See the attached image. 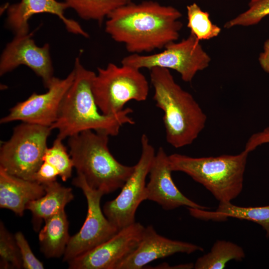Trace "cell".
Listing matches in <instances>:
<instances>
[{"instance_id":"28","label":"cell","mask_w":269,"mask_h":269,"mask_svg":"<svg viewBox=\"0 0 269 269\" xmlns=\"http://www.w3.org/2000/svg\"><path fill=\"white\" fill-rule=\"evenodd\" d=\"M268 143H269V126L251 135L246 143L244 150L250 153L259 146Z\"/></svg>"},{"instance_id":"2","label":"cell","mask_w":269,"mask_h":269,"mask_svg":"<svg viewBox=\"0 0 269 269\" xmlns=\"http://www.w3.org/2000/svg\"><path fill=\"white\" fill-rule=\"evenodd\" d=\"M75 78L60 106L55 122L51 129L58 131V137L63 140L82 132L91 130L109 136L117 135L126 124L135 122L129 108L113 115H106L99 109L93 94L92 83L96 74L86 69L79 57L74 66Z\"/></svg>"},{"instance_id":"26","label":"cell","mask_w":269,"mask_h":269,"mask_svg":"<svg viewBox=\"0 0 269 269\" xmlns=\"http://www.w3.org/2000/svg\"><path fill=\"white\" fill-rule=\"evenodd\" d=\"M248 5L247 10L226 22L224 27L230 28L256 25L269 15V0H251Z\"/></svg>"},{"instance_id":"13","label":"cell","mask_w":269,"mask_h":269,"mask_svg":"<svg viewBox=\"0 0 269 269\" xmlns=\"http://www.w3.org/2000/svg\"><path fill=\"white\" fill-rule=\"evenodd\" d=\"M33 32L15 35L3 50L0 59V75L25 65L40 77L45 87L54 77L53 68L48 43L38 46L32 38Z\"/></svg>"},{"instance_id":"23","label":"cell","mask_w":269,"mask_h":269,"mask_svg":"<svg viewBox=\"0 0 269 269\" xmlns=\"http://www.w3.org/2000/svg\"><path fill=\"white\" fill-rule=\"evenodd\" d=\"M68 8L74 9L85 20L102 23L117 8L128 4L131 0H64Z\"/></svg>"},{"instance_id":"6","label":"cell","mask_w":269,"mask_h":269,"mask_svg":"<svg viewBox=\"0 0 269 269\" xmlns=\"http://www.w3.org/2000/svg\"><path fill=\"white\" fill-rule=\"evenodd\" d=\"M96 104L102 113L113 115L122 111L131 100L147 99L148 82L136 68L110 63L105 68H98L92 83Z\"/></svg>"},{"instance_id":"14","label":"cell","mask_w":269,"mask_h":269,"mask_svg":"<svg viewBox=\"0 0 269 269\" xmlns=\"http://www.w3.org/2000/svg\"><path fill=\"white\" fill-rule=\"evenodd\" d=\"M168 155L163 147L156 152L149 172V181L146 185L147 200L153 201L165 210L181 206L208 210L186 197L178 189L171 177Z\"/></svg>"},{"instance_id":"19","label":"cell","mask_w":269,"mask_h":269,"mask_svg":"<svg viewBox=\"0 0 269 269\" xmlns=\"http://www.w3.org/2000/svg\"><path fill=\"white\" fill-rule=\"evenodd\" d=\"M190 214L204 220L224 221L228 218L252 221L260 225L269 238V205L262 207H240L230 202H219L215 211L188 208Z\"/></svg>"},{"instance_id":"15","label":"cell","mask_w":269,"mask_h":269,"mask_svg":"<svg viewBox=\"0 0 269 269\" xmlns=\"http://www.w3.org/2000/svg\"><path fill=\"white\" fill-rule=\"evenodd\" d=\"M203 251V248L197 245L164 237L149 225L144 227L137 247L118 265L116 269H140L153 261L176 253L190 254Z\"/></svg>"},{"instance_id":"17","label":"cell","mask_w":269,"mask_h":269,"mask_svg":"<svg viewBox=\"0 0 269 269\" xmlns=\"http://www.w3.org/2000/svg\"><path fill=\"white\" fill-rule=\"evenodd\" d=\"M45 193L42 184L12 175L0 167V208L22 216L27 204Z\"/></svg>"},{"instance_id":"12","label":"cell","mask_w":269,"mask_h":269,"mask_svg":"<svg viewBox=\"0 0 269 269\" xmlns=\"http://www.w3.org/2000/svg\"><path fill=\"white\" fill-rule=\"evenodd\" d=\"M139 222L125 227L110 239L69 261L70 269H116L137 247L144 229Z\"/></svg>"},{"instance_id":"3","label":"cell","mask_w":269,"mask_h":269,"mask_svg":"<svg viewBox=\"0 0 269 269\" xmlns=\"http://www.w3.org/2000/svg\"><path fill=\"white\" fill-rule=\"evenodd\" d=\"M150 71L153 99L164 113L167 142L176 148L191 144L205 127L206 114L192 95L176 82L169 69L153 67Z\"/></svg>"},{"instance_id":"4","label":"cell","mask_w":269,"mask_h":269,"mask_svg":"<svg viewBox=\"0 0 269 269\" xmlns=\"http://www.w3.org/2000/svg\"><path fill=\"white\" fill-rule=\"evenodd\" d=\"M109 135L89 130L68 137L69 154L77 174L104 195L121 189L134 165L119 162L108 147Z\"/></svg>"},{"instance_id":"20","label":"cell","mask_w":269,"mask_h":269,"mask_svg":"<svg viewBox=\"0 0 269 269\" xmlns=\"http://www.w3.org/2000/svg\"><path fill=\"white\" fill-rule=\"evenodd\" d=\"M38 240L41 252L48 258L63 256L70 236L69 222L65 210L44 220Z\"/></svg>"},{"instance_id":"10","label":"cell","mask_w":269,"mask_h":269,"mask_svg":"<svg viewBox=\"0 0 269 269\" xmlns=\"http://www.w3.org/2000/svg\"><path fill=\"white\" fill-rule=\"evenodd\" d=\"M72 184L80 188L87 202L86 219L77 233L70 237L63 255V261L72 259L90 251L115 235L119 230L105 215L100 202L104 194L91 188L80 174L73 179Z\"/></svg>"},{"instance_id":"30","label":"cell","mask_w":269,"mask_h":269,"mask_svg":"<svg viewBox=\"0 0 269 269\" xmlns=\"http://www.w3.org/2000/svg\"><path fill=\"white\" fill-rule=\"evenodd\" d=\"M175 267H177L178 269H192V268H194V264L192 263H191V264L180 265L176 266L171 267V266H169L167 264L164 263V264L159 265L153 268L154 269H176V268Z\"/></svg>"},{"instance_id":"5","label":"cell","mask_w":269,"mask_h":269,"mask_svg":"<svg viewBox=\"0 0 269 269\" xmlns=\"http://www.w3.org/2000/svg\"><path fill=\"white\" fill-rule=\"evenodd\" d=\"M248 151L217 156L193 157L168 155L172 171L182 172L202 185L219 202H230L243 188Z\"/></svg>"},{"instance_id":"9","label":"cell","mask_w":269,"mask_h":269,"mask_svg":"<svg viewBox=\"0 0 269 269\" xmlns=\"http://www.w3.org/2000/svg\"><path fill=\"white\" fill-rule=\"evenodd\" d=\"M140 143V156L134 172L117 197L103 206L105 215L119 230L135 222L137 208L147 200L145 180L156 152L145 134L141 135Z\"/></svg>"},{"instance_id":"8","label":"cell","mask_w":269,"mask_h":269,"mask_svg":"<svg viewBox=\"0 0 269 269\" xmlns=\"http://www.w3.org/2000/svg\"><path fill=\"white\" fill-rule=\"evenodd\" d=\"M164 48L153 54H131L124 57L121 63L139 69L160 67L174 70L183 81L191 82L197 73L208 67L211 61L200 41L191 33L180 41L168 43Z\"/></svg>"},{"instance_id":"11","label":"cell","mask_w":269,"mask_h":269,"mask_svg":"<svg viewBox=\"0 0 269 269\" xmlns=\"http://www.w3.org/2000/svg\"><path fill=\"white\" fill-rule=\"evenodd\" d=\"M74 78V69L65 78L54 77L46 93H33L25 101L17 103L0 119V124L19 121L50 127L57 120L62 101Z\"/></svg>"},{"instance_id":"21","label":"cell","mask_w":269,"mask_h":269,"mask_svg":"<svg viewBox=\"0 0 269 269\" xmlns=\"http://www.w3.org/2000/svg\"><path fill=\"white\" fill-rule=\"evenodd\" d=\"M62 140L57 137L52 145L47 147L40 168L50 179H56L59 176L63 181H66L71 176L74 164Z\"/></svg>"},{"instance_id":"24","label":"cell","mask_w":269,"mask_h":269,"mask_svg":"<svg viewBox=\"0 0 269 269\" xmlns=\"http://www.w3.org/2000/svg\"><path fill=\"white\" fill-rule=\"evenodd\" d=\"M187 27L190 33L200 41L208 40L217 37L221 29L213 24L209 17L208 12L202 10L200 6L194 2L186 7Z\"/></svg>"},{"instance_id":"25","label":"cell","mask_w":269,"mask_h":269,"mask_svg":"<svg viewBox=\"0 0 269 269\" xmlns=\"http://www.w3.org/2000/svg\"><path fill=\"white\" fill-rule=\"evenodd\" d=\"M0 268L21 269L22 262L20 251L14 235L0 223Z\"/></svg>"},{"instance_id":"18","label":"cell","mask_w":269,"mask_h":269,"mask_svg":"<svg viewBox=\"0 0 269 269\" xmlns=\"http://www.w3.org/2000/svg\"><path fill=\"white\" fill-rule=\"evenodd\" d=\"M45 193L38 199L29 202L26 209L32 215L35 228L39 229L42 220L64 210L66 205L74 199L72 190L56 181L42 184Z\"/></svg>"},{"instance_id":"16","label":"cell","mask_w":269,"mask_h":269,"mask_svg":"<svg viewBox=\"0 0 269 269\" xmlns=\"http://www.w3.org/2000/svg\"><path fill=\"white\" fill-rule=\"evenodd\" d=\"M68 8L64 1L56 0H21L8 7L6 25L15 35H25L29 33L28 21L33 15L48 13L58 16L68 32L88 38L89 34L78 22L64 15Z\"/></svg>"},{"instance_id":"22","label":"cell","mask_w":269,"mask_h":269,"mask_svg":"<svg viewBox=\"0 0 269 269\" xmlns=\"http://www.w3.org/2000/svg\"><path fill=\"white\" fill-rule=\"evenodd\" d=\"M245 257L244 249L230 241L217 240L211 251L199 258L194 264L195 269H222L231 260L242 261Z\"/></svg>"},{"instance_id":"7","label":"cell","mask_w":269,"mask_h":269,"mask_svg":"<svg viewBox=\"0 0 269 269\" xmlns=\"http://www.w3.org/2000/svg\"><path fill=\"white\" fill-rule=\"evenodd\" d=\"M50 127L22 123L0 147V167L16 176L33 180L48 146Z\"/></svg>"},{"instance_id":"27","label":"cell","mask_w":269,"mask_h":269,"mask_svg":"<svg viewBox=\"0 0 269 269\" xmlns=\"http://www.w3.org/2000/svg\"><path fill=\"white\" fill-rule=\"evenodd\" d=\"M14 236L20 251L22 268L44 269L43 263L35 256L22 233L20 231L17 232Z\"/></svg>"},{"instance_id":"1","label":"cell","mask_w":269,"mask_h":269,"mask_svg":"<svg viewBox=\"0 0 269 269\" xmlns=\"http://www.w3.org/2000/svg\"><path fill=\"white\" fill-rule=\"evenodd\" d=\"M181 16L175 7L156 1L131 2L108 15L105 31L132 54L150 52L178 40Z\"/></svg>"},{"instance_id":"29","label":"cell","mask_w":269,"mask_h":269,"mask_svg":"<svg viewBox=\"0 0 269 269\" xmlns=\"http://www.w3.org/2000/svg\"><path fill=\"white\" fill-rule=\"evenodd\" d=\"M259 63L266 72L269 73V38L264 44V51L259 56Z\"/></svg>"}]
</instances>
